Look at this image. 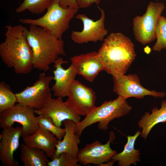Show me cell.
<instances>
[{
	"label": "cell",
	"instance_id": "44dd1931",
	"mask_svg": "<svg viewBox=\"0 0 166 166\" xmlns=\"http://www.w3.org/2000/svg\"><path fill=\"white\" fill-rule=\"evenodd\" d=\"M20 152V158L24 166H48V157L43 150L28 147L22 143Z\"/></svg>",
	"mask_w": 166,
	"mask_h": 166
},
{
	"label": "cell",
	"instance_id": "484cf974",
	"mask_svg": "<svg viewBox=\"0 0 166 166\" xmlns=\"http://www.w3.org/2000/svg\"><path fill=\"white\" fill-rule=\"evenodd\" d=\"M77 158L73 157L69 153L63 152L57 157L49 161L48 166H80Z\"/></svg>",
	"mask_w": 166,
	"mask_h": 166
},
{
	"label": "cell",
	"instance_id": "8fae6325",
	"mask_svg": "<svg viewBox=\"0 0 166 166\" xmlns=\"http://www.w3.org/2000/svg\"><path fill=\"white\" fill-rule=\"evenodd\" d=\"M96 93L93 90L74 80L69 90L67 105L80 116H86L96 106Z\"/></svg>",
	"mask_w": 166,
	"mask_h": 166
},
{
	"label": "cell",
	"instance_id": "ffe728a7",
	"mask_svg": "<svg viewBox=\"0 0 166 166\" xmlns=\"http://www.w3.org/2000/svg\"><path fill=\"white\" fill-rule=\"evenodd\" d=\"M141 132L138 130L133 136L127 137V142L123 151L117 153L112 160L117 161L118 166H129L132 164L136 165L140 160V155L139 149L135 148L136 140L140 135Z\"/></svg>",
	"mask_w": 166,
	"mask_h": 166
},
{
	"label": "cell",
	"instance_id": "e0dca14e",
	"mask_svg": "<svg viewBox=\"0 0 166 166\" xmlns=\"http://www.w3.org/2000/svg\"><path fill=\"white\" fill-rule=\"evenodd\" d=\"M22 137L27 147L40 149L48 158H54L58 140L50 132L39 127L33 134Z\"/></svg>",
	"mask_w": 166,
	"mask_h": 166
},
{
	"label": "cell",
	"instance_id": "7a4b0ae2",
	"mask_svg": "<svg viewBox=\"0 0 166 166\" xmlns=\"http://www.w3.org/2000/svg\"><path fill=\"white\" fill-rule=\"evenodd\" d=\"M103 41L98 52L104 71L112 77L125 74L136 56L134 44L121 33H111Z\"/></svg>",
	"mask_w": 166,
	"mask_h": 166
},
{
	"label": "cell",
	"instance_id": "52a82bcc",
	"mask_svg": "<svg viewBox=\"0 0 166 166\" xmlns=\"http://www.w3.org/2000/svg\"><path fill=\"white\" fill-rule=\"evenodd\" d=\"M53 79V77L46 76L44 72L41 73L32 85L15 93L17 103L34 110L42 109L52 98L49 85Z\"/></svg>",
	"mask_w": 166,
	"mask_h": 166
},
{
	"label": "cell",
	"instance_id": "f1b7e54d",
	"mask_svg": "<svg viewBox=\"0 0 166 166\" xmlns=\"http://www.w3.org/2000/svg\"><path fill=\"white\" fill-rule=\"evenodd\" d=\"M115 161L114 160H111L108 162H107L106 163H103L99 165V166H113L114 162Z\"/></svg>",
	"mask_w": 166,
	"mask_h": 166
},
{
	"label": "cell",
	"instance_id": "277c9868",
	"mask_svg": "<svg viewBox=\"0 0 166 166\" xmlns=\"http://www.w3.org/2000/svg\"><path fill=\"white\" fill-rule=\"evenodd\" d=\"M126 100L118 96L114 100L105 101L100 106H96L84 119L76 124L75 133L80 137L85 129L97 122H98L99 129L107 130L111 121L126 115L132 109V106Z\"/></svg>",
	"mask_w": 166,
	"mask_h": 166
},
{
	"label": "cell",
	"instance_id": "9a60e30c",
	"mask_svg": "<svg viewBox=\"0 0 166 166\" xmlns=\"http://www.w3.org/2000/svg\"><path fill=\"white\" fill-rule=\"evenodd\" d=\"M37 115H43L50 117L54 124L61 127L62 123L66 120L73 121L76 124L80 121L81 117L64 102L62 98H51L42 109L34 110Z\"/></svg>",
	"mask_w": 166,
	"mask_h": 166
},
{
	"label": "cell",
	"instance_id": "8992f818",
	"mask_svg": "<svg viewBox=\"0 0 166 166\" xmlns=\"http://www.w3.org/2000/svg\"><path fill=\"white\" fill-rule=\"evenodd\" d=\"M165 8L164 3L151 1L143 15L136 16L133 18L132 30L137 41L145 45L156 39V28Z\"/></svg>",
	"mask_w": 166,
	"mask_h": 166
},
{
	"label": "cell",
	"instance_id": "d4e9b609",
	"mask_svg": "<svg viewBox=\"0 0 166 166\" xmlns=\"http://www.w3.org/2000/svg\"><path fill=\"white\" fill-rule=\"evenodd\" d=\"M39 127L48 131L53 134L59 140H61L65 133V128H63L55 125L51 119L43 115L37 116Z\"/></svg>",
	"mask_w": 166,
	"mask_h": 166
},
{
	"label": "cell",
	"instance_id": "30bf717a",
	"mask_svg": "<svg viewBox=\"0 0 166 166\" xmlns=\"http://www.w3.org/2000/svg\"><path fill=\"white\" fill-rule=\"evenodd\" d=\"M97 7L101 13V16L98 20L94 21L84 14H79L76 16L83 24L81 31H72L71 38L74 43L78 44L86 43L89 42H96L103 41L108 34L105 28V14L104 10L98 6Z\"/></svg>",
	"mask_w": 166,
	"mask_h": 166
},
{
	"label": "cell",
	"instance_id": "6da1fadb",
	"mask_svg": "<svg viewBox=\"0 0 166 166\" xmlns=\"http://www.w3.org/2000/svg\"><path fill=\"white\" fill-rule=\"evenodd\" d=\"M22 25L6 26L5 41L0 45V56L8 67L18 74L30 73L33 68V52Z\"/></svg>",
	"mask_w": 166,
	"mask_h": 166
},
{
	"label": "cell",
	"instance_id": "5bb4252c",
	"mask_svg": "<svg viewBox=\"0 0 166 166\" xmlns=\"http://www.w3.org/2000/svg\"><path fill=\"white\" fill-rule=\"evenodd\" d=\"M22 127L4 128L0 135V160L3 166H18V162L14 157V153L19 145L22 136Z\"/></svg>",
	"mask_w": 166,
	"mask_h": 166
},
{
	"label": "cell",
	"instance_id": "603a6c76",
	"mask_svg": "<svg viewBox=\"0 0 166 166\" xmlns=\"http://www.w3.org/2000/svg\"><path fill=\"white\" fill-rule=\"evenodd\" d=\"M17 103L15 95L4 81L0 83V113L14 106Z\"/></svg>",
	"mask_w": 166,
	"mask_h": 166
},
{
	"label": "cell",
	"instance_id": "3957f363",
	"mask_svg": "<svg viewBox=\"0 0 166 166\" xmlns=\"http://www.w3.org/2000/svg\"><path fill=\"white\" fill-rule=\"evenodd\" d=\"M24 30L33 52V68L46 72L60 55H66L64 42L40 26L30 24Z\"/></svg>",
	"mask_w": 166,
	"mask_h": 166
},
{
	"label": "cell",
	"instance_id": "cb8c5ba5",
	"mask_svg": "<svg viewBox=\"0 0 166 166\" xmlns=\"http://www.w3.org/2000/svg\"><path fill=\"white\" fill-rule=\"evenodd\" d=\"M156 41L152 47L154 51L160 52L166 49V18L160 17L155 31Z\"/></svg>",
	"mask_w": 166,
	"mask_h": 166
},
{
	"label": "cell",
	"instance_id": "4316f807",
	"mask_svg": "<svg viewBox=\"0 0 166 166\" xmlns=\"http://www.w3.org/2000/svg\"><path fill=\"white\" fill-rule=\"evenodd\" d=\"M101 0H76L77 5L79 9L85 8L93 4H99Z\"/></svg>",
	"mask_w": 166,
	"mask_h": 166
},
{
	"label": "cell",
	"instance_id": "f546056e",
	"mask_svg": "<svg viewBox=\"0 0 166 166\" xmlns=\"http://www.w3.org/2000/svg\"><path fill=\"white\" fill-rule=\"evenodd\" d=\"M156 1H159V0H156Z\"/></svg>",
	"mask_w": 166,
	"mask_h": 166
},
{
	"label": "cell",
	"instance_id": "9c48e42d",
	"mask_svg": "<svg viewBox=\"0 0 166 166\" xmlns=\"http://www.w3.org/2000/svg\"><path fill=\"white\" fill-rule=\"evenodd\" d=\"M113 82V91L118 96L127 99L133 97L138 99L147 96L155 98H163L166 95L165 92L150 90L144 87L141 84L136 74H125L118 77H112Z\"/></svg>",
	"mask_w": 166,
	"mask_h": 166
},
{
	"label": "cell",
	"instance_id": "5b68a950",
	"mask_svg": "<svg viewBox=\"0 0 166 166\" xmlns=\"http://www.w3.org/2000/svg\"><path fill=\"white\" fill-rule=\"evenodd\" d=\"M46 13L35 19L20 18L19 21L26 24H32L41 27L58 39H62L63 34L69 27L71 20L78 9L71 7L64 8L60 6L58 0H51Z\"/></svg>",
	"mask_w": 166,
	"mask_h": 166
},
{
	"label": "cell",
	"instance_id": "ac0fdd59",
	"mask_svg": "<svg viewBox=\"0 0 166 166\" xmlns=\"http://www.w3.org/2000/svg\"><path fill=\"white\" fill-rule=\"evenodd\" d=\"M63 123L65 133L63 140H58L54 157H58L62 153L66 152L77 158L79 151L78 145L80 140V137L75 133L76 123L70 120H66Z\"/></svg>",
	"mask_w": 166,
	"mask_h": 166
},
{
	"label": "cell",
	"instance_id": "7402d4cb",
	"mask_svg": "<svg viewBox=\"0 0 166 166\" xmlns=\"http://www.w3.org/2000/svg\"><path fill=\"white\" fill-rule=\"evenodd\" d=\"M51 0H23L15 10L20 13L27 10L33 14H39L47 10Z\"/></svg>",
	"mask_w": 166,
	"mask_h": 166
},
{
	"label": "cell",
	"instance_id": "d6986e66",
	"mask_svg": "<svg viewBox=\"0 0 166 166\" xmlns=\"http://www.w3.org/2000/svg\"><path fill=\"white\" fill-rule=\"evenodd\" d=\"M166 121V100H163L159 109L157 107H153L152 109L151 113H145L138 121V127L142 130L141 137L145 140L155 126Z\"/></svg>",
	"mask_w": 166,
	"mask_h": 166
},
{
	"label": "cell",
	"instance_id": "83f0119b",
	"mask_svg": "<svg viewBox=\"0 0 166 166\" xmlns=\"http://www.w3.org/2000/svg\"><path fill=\"white\" fill-rule=\"evenodd\" d=\"M58 1L60 6L64 8L71 7L79 9L77 4L76 0H58Z\"/></svg>",
	"mask_w": 166,
	"mask_h": 166
},
{
	"label": "cell",
	"instance_id": "4fadbf2b",
	"mask_svg": "<svg viewBox=\"0 0 166 166\" xmlns=\"http://www.w3.org/2000/svg\"><path fill=\"white\" fill-rule=\"evenodd\" d=\"M70 60L77 74L89 82H93L99 73L104 70L103 61L98 52L75 55Z\"/></svg>",
	"mask_w": 166,
	"mask_h": 166
},
{
	"label": "cell",
	"instance_id": "ba28073f",
	"mask_svg": "<svg viewBox=\"0 0 166 166\" xmlns=\"http://www.w3.org/2000/svg\"><path fill=\"white\" fill-rule=\"evenodd\" d=\"M34 110L18 103L12 108L0 113V126L4 128L13 127L15 123L22 126V137L31 135L39 128Z\"/></svg>",
	"mask_w": 166,
	"mask_h": 166
},
{
	"label": "cell",
	"instance_id": "2e32d148",
	"mask_svg": "<svg viewBox=\"0 0 166 166\" xmlns=\"http://www.w3.org/2000/svg\"><path fill=\"white\" fill-rule=\"evenodd\" d=\"M68 62L59 57L53 62V68L55 69L53 72L55 83L51 89L54 96L57 97H68L70 87L77 74L72 64L66 69L62 67V64L67 63Z\"/></svg>",
	"mask_w": 166,
	"mask_h": 166
},
{
	"label": "cell",
	"instance_id": "7c38bea8",
	"mask_svg": "<svg viewBox=\"0 0 166 166\" xmlns=\"http://www.w3.org/2000/svg\"><path fill=\"white\" fill-rule=\"evenodd\" d=\"M109 138L105 144L98 140L86 144L79 151L77 156L79 162L84 165L91 164L100 165L111 160L117 152L111 149L110 143L115 140L116 136L113 131L109 132Z\"/></svg>",
	"mask_w": 166,
	"mask_h": 166
}]
</instances>
